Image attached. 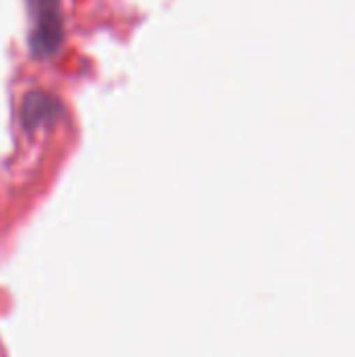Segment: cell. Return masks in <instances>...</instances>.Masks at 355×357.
I'll use <instances>...</instances> for the list:
<instances>
[{"mask_svg":"<svg viewBox=\"0 0 355 357\" xmlns=\"http://www.w3.org/2000/svg\"><path fill=\"white\" fill-rule=\"evenodd\" d=\"M63 115H65L63 105L54 96H50L42 90L27 92L23 102H21V126L27 132L38 130L42 126H48V123H54Z\"/></svg>","mask_w":355,"mask_h":357,"instance_id":"cell-2","label":"cell"},{"mask_svg":"<svg viewBox=\"0 0 355 357\" xmlns=\"http://www.w3.org/2000/svg\"><path fill=\"white\" fill-rule=\"evenodd\" d=\"M31 31L29 52L38 61L52 59L65 42V21L61 0H27Z\"/></svg>","mask_w":355,"mask_h":357,"instance_id":"cell-1","label":"cell"}]
</instances>
